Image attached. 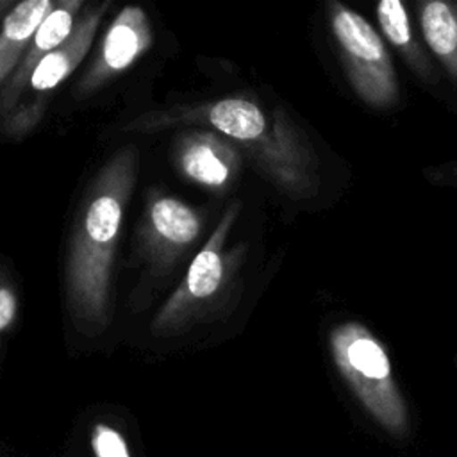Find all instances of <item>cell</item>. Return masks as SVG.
Listing matches in <instances>:
<instances>
[{
  "label": "cell",
  "mask_w": 457,
  "mask_h": 457,
  "mask_svg": "<svg viewBox=\"0 0 457 457\" xmlns=\"http://www.w3.org/2000/svg\"><path fill=\"white\" fill-rule=\"evenodd\" d=\"M91 445L96 457H130L125 439L109 425L98 423L91 436Z\"/></svg>",
  "instance_id": "14"
},
{
  "label": "cell",
  "mask_w": 457,
  "mask_h": 457,
  "mask_svg": "<svg viewBox=\"0 0 457 457\" xmlns=\"http://www.w3.org/2000/svg\"><path fill=\"white\" fill-rule=\"evenodd\" d=\"M139 228L145 253L157 266L166 268L196 241L202 218L180 198L161 195L146 204Z\"/></svg>",
  "instance_id": "7"
},
{
  "label": "cell",
  "mask_w": 457,
  "mask_h": 457,
  "mask_svg": "<svg viewBox=\"0 0 457 457\" xmlns=\"http://www.w3.org/2000/svg\"><path fill=\"white\" fill-rule=\"evenodd\" d=\"M139 154L118 150L89 184L70 237L66 296L71 316L89 334L105 328L111 316V271L125 207L137 179Z\"/></svg>",
  "instance_id": "1"
},
{
  "label": "cell",
  "mask_w": 457,
  "mask_h": 457,
  "mask_svg": "<svg viewBox=\"0 0 457 457\" xmlns=\"http://www.w3.org/2000/svg\"><path fill=\"white\" fill-rule=\"evenodd\" d=\"M423 41L457 91V4L423 0L418 4Z\"/></svg>",
  "instance_id": "11"
},
{
  "label": "cell",
  "mask_w": 457,
  "mask_h": 457,
  "mask_svg": "<svg viewBox=\"0 0 457 457\" xmlns=\"http://www.w3.org/2000/svg\"><path fill=\"white\" fill-rule=\"evenodd\" d=\"M152 46V25L137 5L123 7L104 37L102 48L79 82V93L87 95L132 66Z\"/></svg>",
  "instance_id": "6"
},
{
  "label": "cell",
  "mask_w": 457,
  "mask_h": 457,
  "mask_svg": "<svg viewBox=\"0 0 457 457\" xmlns=\"http://www.w3.org/2000/svg\"><path fill=\"white\" fill-rule=\"evenodd\" d=\"M334 366L359 405L389 436L407 437V402L378 337L361 321H343L328 334Z\"/></svg>",
  "instance_id": "3"
},
{
  "label": "cell",
  "mask_w": 457,
  "mask_h": 457,
  "mask_svg": "<svg viewBox=\"0 0 457 457\" xmlns=\"http://www.w3.org/2000/svg\"><path fill=\"white\" fill-rule=\"evenodd\" d=\"M328 32L355 96L375 111L400 102V82L389 50L378 30L341 2L327 4Z\"/></svg>",
  "instance_id": "4"
},
{
  "label": "cell",
  "mask_w": 457,
  "mask_h": 457,
  "mask_svg": "<svg viewBox=\"0 0 457 457\" xmlns=\"http://www.w3.org/2000/svg\"><path fill=\"white\" fill-rule=\"evenodd\" d=\"M55 5L54 0H27L16 4L4 18L0 30V86L12 77L36 30Z\"/></svg>",
  "instance_id": "12"
},
{
  "label": "cell",
  "mask_w": 457,
  "mask_h": 457,
  "mask_svg": "<svg viewBox=\"0 0 457 457\" xmlns=\"http://www.w3.org/2000/svg\"><path fill=\"white\" fill-rule=\"evenodd\" d=\"M9 7V2H0V12L4 11V9H7Z\"/></svg>",
  "instance_id": "17"
},
{
  "label": "cell",
  "mask_w": 457,
  "mask_h": 457,
  "mask_svg": "<svg viewBox=\"0 0 457 457\" xmlns=\"http://www.w3.org/2000/svg\"><path fill=\"white\" fill-rule=\"evenodd\" d=\"M425 177L437 186H453L457 187V161L446 162L441 166H434L423 171Z\"/></svg>",
  "instance_id": "16"
},
{
  "label": "cell",
  "mask_w": 457,
  "mask_h": 457,
  "mask_svg": "<svg viewBox=\"0 0 457 457\" xmlns=\"http://www.w3.org/2000/svg\"><path fill=\"white\" fill-rule=\"evenodd\" d=\"M177 166L180 171L209 189H227L234 184L241 155L234 145L212 132H186L177 143Z\"/></svg>",
  "instance_id": "8"
},
{
  "label": "cell",
  "mask_w": 457,
  "mask_h": 457,
  "mask_svg": "<svg viewBox=\"0 0 457 457\" xmlns=\"http://www.w3.org/2000/svg\"><path fill=\"white\" fill-rule=\"evenodd\" d=\"M109 2H102L93 5L73 27L70 37L61 43L55 50H52L34 70L30 77V87L34 91H48L54 89L59 82H62L86 57L93 45V37L96 29L107 11Z\"/></svg>",
  "instance_id": "10"
},
{
  "label": "cell",
  "mask_w": 457,
  "mask_h": 457,
  "mask_svg": "<svg viewBox=\"0 0 457 457\" xmlns=\"http://www.w3.org/2000/svg\"><path fill=\"white\" fill-rule=\"evenodd\" d=\"M82 7L80 0H62L57 2L55 9L43 20L36 30L29 48L25 50L18 68L12 77L5 82L4 91L0 93V111L11 109L18 96L23 93L25 86L30 82V77L37 64L61 43H64L73 30V18Z\"/></svg>",
  "instance_id": "9"
},
{
  "label": "cell",
  "mask_w": 457,
  "mask_h": 457,
  "mask_svg": "<svg viewBox=\"0 0 457 457\" xmlns=\"http://www.w3.org/2000/svg\"><path fill=\"white\" fill-rule=\"evenodd\" d=\"M239 205H232L216 230L211 234L207 243L195 255L187 268L184 280L171 293L168 302L157 312L152 330L154 334H171L177 332L184 323H187L196 311L207 305L223 287L227 277V261L223 253V245L230 225L237 216Z\"/></svg>",
  "instance_id": "5"
},
{
  "label": "cell",
  "mask_w": 457,
  "mask_h": 457,
  "mask_svg": "<svg viewBox=\"0 0 457 457\" xmlns=\"http://www.w3.org/2000/svg\"><path fill=\"white\" fill-rule=\"evenodd\" d=\"M18 298L9 286H0V332H4L16 318Z\"/></svg>",
  "instance_id": "15"
},
{
  "label": "cell",
  "mask_w": 457,
  "mask_h": 457,
  "mask_svg": "<svg viewBox=\"0 0 457 457\" xmlns=\"http://www.w3.org/2000/svg\"><path fill=\"white\" fill-rule=\"evenodd\" d=\"M207 123L228 139L246 146L273 184L295 200H311L320 193V159L307 136L280 109L268 112L257 102L228 96L173 112L146 114L136 127L159 129L171 123Z\"/></svg>",
  "instance_id": "2"
},
{
  "label": "cell",
  "mask_w": 457,
  "mask_h": 457,
  "mask_svg": "<svg viewBox=\"0 0 457 457\" xmlns=\"http://www.w3.org/2000/svg\"><path fill=\"white\" fill-rule=\"evenodd\" d=\"M377 21L382 36L400 52L412 73L425 84H436V68L412 32V23L403 2L380 0L377 4Z\"/></svg>",
  "instance_id": "13"
}]
</instances>
